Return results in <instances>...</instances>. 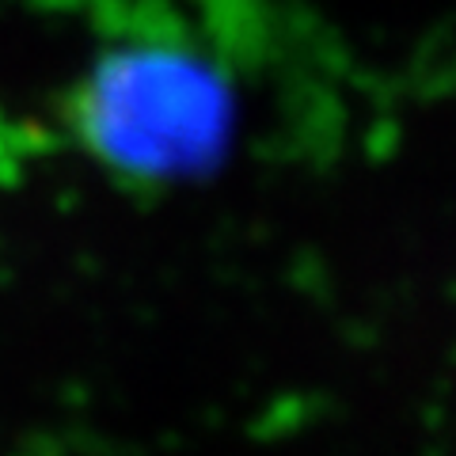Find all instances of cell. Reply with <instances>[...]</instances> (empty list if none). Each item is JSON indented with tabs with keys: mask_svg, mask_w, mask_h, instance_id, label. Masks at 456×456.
I'll list each match as a JSON object with an SVG mask.
<instances>
[{
	"mask_svg": "<svg viewBox=\"0 0 456 456\" xmlns=\"http://www.w3.org/2000/svg\"><path fill=\"white\" fill-rule=\"evenodd\" d=\"M84 149L126 183L213 175L236 137V95L213 61L167 38H126L95 57L69 103Z\"/></svg>",
	"mask_w": 456,
	"mask_h": 456,
	"instance_id": "6da1fadb",
	"label": "cell"
}]
</instances>
